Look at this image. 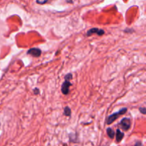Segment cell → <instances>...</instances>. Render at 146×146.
Returning a JSON list of instances; mask_svg holds the SVG:
<instances>
[{
	"label": "cell",
	"instance_id": "9c48e42d",
	"mask_svg": "<svg viewBox=\"0 0 146 146\" xmlns=\"http://www.w3.org/2000/svg\"><path fill=\"white\" fill-rule=\"evenodd\" d=\"M71 78H72V75H71V74H67V75L65 76L66 81H69V80H71Z\"/></svg>",
	"mask_w": 146,
	"mask_h": 146
},
{
	"label": "cell",
	"instance_id": "7a4b0ae2",
	"mask_svg": "<svg viewBox=\"0 0 146 146\" xmlns=\"http://www.w3.org/2000/svg\"><path fill=\"white\" fill-rule=\"evenodd\" d=\"M131 122L129 118H125L121 121V126L122 127L124 131H128L131 128Z\"/></svg>",
	"mask_w": 146,
	"mask_h": 146
},
{
	"label": "cell",
	"instance_id": "7c38bea8",
	"mask_svg": "<svg viewBox=\"0 0 146 146\" xmlns=\"http://www.w3.org/2000/svg\"><path fill=\"white\" fill-rule=\"evenodd\" d=\"M47 1H36V3H38V4H45V3H46Z\"/></svg>",
	"mask_w": 146,
	"mask_h": 146
},
{
	"label": "cell",
	"instance_id": "30bf717a",
	"mask_svg": "<svg viewBox=\"0 0 146 146\" xmlns=\"http://www.w3.org/2000/svg\"><path fill=\"white\" fill-rule=\"evenodd\" d=\"M141 113H142L143 114H146V108H139Z\"/></svg>",
	"mask_w": 146,
	"mask_h": 146
},
{
	"label": "cell",
	"instance_id": "5b68a950",
	"mask_svg": "<svg viewBox=\"0 0 146 146\" xmlns=\"http://www.w3.org/2000/svg\"><path fill=\"white\" fill-rule=\"evenodd\" d=\"M94 33H97L98 35H103V34H104V31L102 29H99L98 28H93L87 32V35L88 36L92 35Z\"/></svg>",
	"mask_w": 146,
	"mask_h": 146
},
{
	"label": "cell",
	"instance_id": "277c9868",
	"mask_svg": "<svg viewBox=\"0 0 146 146\" xmlns=\"http://www.w3.org/2000/svg\"><path fill=\"white\" fill-rule=\"evenodd\" d=\"M27 54H31L33 56H35V57H38L40 56L41 55V50L38 48H31V49L27 51Z\"/></svg>",
	"mask_w": 146,
	"mask_h": 146
},
{
	"label": "cell",
	"instance_id": "ba28073f",
	"mask_svg": "<svg viewBox=\"0 0 146 146\" xmlns=\"http://www.w3.org/2000/svg\"><path fill=\"white\" fill-rule=\"evenodd\" d=\"M64 114L66 115H71V109L68 107H66L64 109Z\"/></svg>",
	"mask_w": 146,
	"mask_h": 146
},
{
	"label": "cell",
	"instance_id": "8fae6325",
	"mask_svg": "<svg viewBox=\"0 0 146 146\" xmlns=\"http://www.w3.org/2000/svg\"><path fill=\"white\" fill-rule=\"evenodd\" d=\"M135 146H143V144H142V143L140 142V141H138V142L135 143Z\"/></svg>",
	"mask_w": 146,
	"mask_h": 146
},
{
	"label": "cell",
	"instance_id": "6da1fadb",
	"mask_svg": "<svg viewBox=\"0 0 146 146\" xmlns=\"http://www.w3.org/2000/svg\"><path fill=\"white\" fill-rule=\"evenodd\" d=\"M126 111H127V108H122L121 110H120L118 112H116V113H115L112 114L111 115H110V116L108 118V119H107V123L108 124L112 123L114 122V121H115V120H116L117 118L120 116V115L125 113H126Z\"/></svg>",
	"mask_w": 146,
	"mask_h": 146
},
{
	"label": "cell",
	"instance_id": "3957f363",
	"mask_svg": "<svg viewBox=\"0 0 146 146\" xmlns=\"http://www.w3.org/2000/svg\"><path fill=\"white\" fill-rule=\"evenodd\" d=\"M71 86V84L68 81H66L63 84L62 87H61V91L64 94L66 95L69 92V88Z\"/></svg>",
	"mask_w": 146,
	"mask_h": 146
},
{
	"label": "cell",
	"instance_id": "52a82bcc",
	"mask_svg": "<svg viewBox=\"0 0 146 146\" xmlns=\"http://www.w3.org/2000/svg\"><path fill=\"white\" fill-rule=\"evenodd\" d=\"M107 133H108V136H109L111 138H113L114 137V135H115V133H114V131L110 128L107 129Z\"/></svg>",
	"mask_w": 146,
	"mask_h": 146
},
{
	"label": "cell",
	"instance_id": "8992f818",
	"mask_svg": "<svg viewBox=\"0 0 146 146\" xmlns=\"http://www.w3.org/2000/svg\"><path fill=\"white\" fill-rule=\"evenodd\" d=\"M124 137V133H123L121 132L119 129L117 130V132H116V141L117 142H121L122 141V139Z\"/></svg>",
	"mask_w": 146,
	"mask_h": 146
}]
</instances>
